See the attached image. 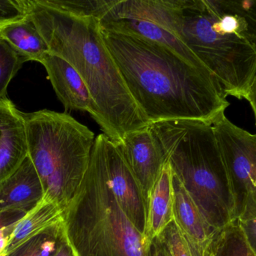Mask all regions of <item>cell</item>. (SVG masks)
Returning a JSON list of instances; mask_svg holds the SVG:
<instances>
[{
	"instance_id": "13",
	"label": "cell",
	"mask_w": 256,
	"mask_h": 256,
	"mask_svg": "<svg viewBox=\"0 0 256 256\" xmlns=\"http://www.w3.org/2000/svg\"><path fill=\"white\" fill-rule=\"evenodd\" d=\"M43 196L42 182L28 155L16 172L0 184V213L13 210L27 213Z\"/></svg>"
},
{
	"instance_id": "21",
	"label": "cell",
	"mask_w": 256,
	"mask_h": 256,
	"mask_svg": "<svg viewBox=\"0 0 256 256\" xmlns=\"http://www.w3.org/2000/svg\"><path fill=\"white\" fill-rule=\"evenodd\" d=\"M52 7L79 18L102 21L118 0H44Z\"/></svg>"
},
{
	"instance_id": "9",
	"label": "cell",
	"mask_w": 256,
	"mask_h": 256,
	"mask_svg": "<svg viewBox=\"0 0 256 256\" xmlns=\"http://www.w3.org/2000/svg\"><path fill=\"white\" fill-rule=\"evenodd\" d=\"M116 146L148 199L166 162L150 126L128 134Z\"/></svg>"
},
{
	"instance_id": "2",
	"label": "cell",
	"mask_w": 256,
	"mask_h": 256,
	"mask_svg": "<svg viewBox=\"0 0 256 256\" xmlns=\"http://www.w3.org/2000/svg\"><path fill=\"white\" fill-rule=\"evenodd\" d=\"M27 9L50 54L70 63L84 80L104 134L117 145L128 134L150 126L105 45L98 20L74 16L44 0H27Z\"/></svg>"
},
{
	"instance_id": "19",
	"label": "cell",
	"mask_w": 256,
	"mask_h": 256,
	"mask_svg": "<svg viewBox=\"0 0 256 256\" xmlns=\"http://www.w3.org/2000/svg\"><path fill=\"white\" fill-rule=\"evenodd\" d=\"M203 256H256L237 221L220 230L206 246Z\"/></svg>"
},
{
	"instance_id": "10",
	"label": "cell",
	"mask_w": 256,
	"mask_h": 256,
	"mask_svg": "<svg viewBox=\"0 0 256 256\" xmlns=\"http://www.w3.org/2000/svg\"><path fill=\"white\" fill-rule=\"evenodd\" d=\"M22 113L8 98L0 100V184L16 172L28 155Z\"/></svg>"
},
{
	"instance_id": "29",
	"label": "cell",
	"mask_w": 256,
	"mask_h": 256,
	"mask_svg": "<svg viewBox=\"0 0 256 256\" xmlns=\"http://www.w3.org/2000/svg\"><path fill=\"white\" fill-rule=\"evenodd\" d=\"M54 256H75L73 249L66 240L64 234Z\"/></svg>"
},
{
	"instance_id": "8",
	"label": "cell",
	"mask_w": 256,
	"mask_h": 256,
	"mask_svg": "<svg viewBox=\"0 0 256 256\" xmlns=\"http://www.w3.org/2000/svg\"><path fill=\"white\" fill-rule=\"evenodd\" d=\"M108 184L118 205L144 236L147 220L148 199L128 167L116 144L102 134Z\"/></svg>"
},
{
	"instance_id": "5",
	"label": "cell",
	"mask_w": 256,
	"mask_h": 256,
	"mask_svg": "<svg viewBox=\"0 0 256 256\" xmlns=\"http://www.w3.org/2000/svg\"><path fill=\"white\" fill-rule=\"evenodd\" d=\"M63 230L75 256H148L144 236L108 184L102 134L96 138L84 180L64 210Z\"/></svg>"
},
{
	"instance_id": "18",
	"label": "cell",
	"mask_w": 256,
	"mask_h": 256,
	"mask_svg": "<svg viewBox=\"0 0 256 256\" xmlns=\"http://www.w3.org/2000/svg\"><path fill=\"white\" fill-rule=\"evenodd\" d=\"M0 39L7 42L26 62L42 64L50 53L48 44L28 17L3 27L0 30Z\"/></svg>"
},
{
	"instance_id": "3",
	"label": "cell",
	"mask_w": 256,
	"mask_h": 256,
	"mask_svg": "<svg viewBox=\"0 0 256 256\" xmlns=\"http://www.w3.org/2000/svg\"><path fill=\"white\" fill-rule=\"evenodd\" d=\"M179 39L226 96L248 99L256 75V1L183 0Z\"/></svg>"
},
{
	"instance_id": "11",
	"label": "cell",
	"mask_w": 256,
	"mask_h": 256,
	"mask_svg": "<svg viewBox=\"0 0 256 256\" xmlns=\"http://www.w3.org/2000/svg\"><path fill=\"white\" fill-rule=\"evenodd\" d=\"M42 64L44 66L54 91L66 111L88 112L96 121L98 111L96 104L76 69L64 59L50 53Z\"/></svg>"
},
{
	"instance_id": "12",
	"label": "cell",
	"mask_w": 256,
	"mask_h": 256,
	"mask_svg": "<svg viewBox=\"0 0 256 256\" xmlns=\"http://www.w3.org/2000/svg\"><path fill=\"white\" fill-rule=\"evenodd\" d=\"M182 3L183 0H118L102 21L135 19L148 21L160 26L179 39Z\"/></svg>"
},
{
	"instance_id": "7",
	"label": "cell",
	"mask_w": 256,
	"mask_h": 256,
	"mask_svg": "<svg viewBox=\"0 0 256 256\" xmlns=\"http://www.w3.org/2000/svg\"><path fill=\"white\" fill-rule=\"evenodd\" d=\"M212 126L228 171L236 220L256 217V134L236 126L225 113Z\"/></svg>"
},
{
	"instance_id": "24",
	"label": "cell",
	"mask_w": 256,
	"mask_h": 256,
	"mask_svg": "<svg viewBox=\"0 0 256 256\" xmlns=\"http://www.w3.org/2000/svg\"><path fill=\"white\" fill-rule=\"evenodd\" d=\"M27 15V0H0V30L26 19Z\"/></svg>"
},
{
	"instance_id": "16",
	"label": "cell",
	"mask_w": 256,
	"mask_h": 256,
	"mask_svg": "<svg viewBox=\"0 0 256 256\" xmlns=\"http://www.w3.org/2000/svg\"><path fill=\"white\" fill-rule=\"evenodd\" d=\"M100 26L105 30L135 35L160 44L173 50L186 61L210 75L204 65L180 39L158 24L140 20L110 19L100 21Z\"/></svg>"
},
{
	"instance_id": "14",
	"label": "cell",
	"mask_w": 256,
	"mask_h": 256,
	"mask_svg": "<svg viewBox=\"0 0 256 256\" xmlns=\"http://www.w3.org/2000/svg\"><path fill=\"white\" fill-rule=\"evenodd\" d=\"M173 171L166 161L148 198L144 238L148 244L159 237L173 218Z\"/></svg>"
},
{
	"instance_id": "25",
	"label": "cell",
	"mask_w": 256,
	"mask_h": 256,
	"mask_svg": "<svg viewBox=\"0 0 256 256\" xmlns=\"http://www.w3.org/2000/svg\"><path fill=\"white\" fill-rule=\"evenodd\" d=\"M237 222L246 237L248 244L256 256V217Z\"/></svg>"
},
{
	"instance_id": "4",
	"label": "cell",
	"mask_w": 256,
	"mask_h": 256,
	"mask_svg": "<svg viewBox=\"0 0 256 256\" xmlns=\"http://www.w3.org/2000/svg\"><path fill=\"white\" fill-rule=\"evenodd\" d=\"M150 129L209 225L220 231L236 222L231 183L212 123L168 120Z\"/></svg>"
},
{
	"instance_id": "15",
	"label": "cell",
	"mask_w": 256,
	"mask_h": 256,
	"mask_svg": "<svg viewBox=\"0 0 256 256\" xmlns=\"http://www.w3.org/2000/svg\"><path fill=\"white\" fill-rule=\"evenodd\" d=\"M173 218L180 230L204 249L218 231L204 219L178 177L173 173Z\"/></svg>"
},
{
	"instance_id": "1",
	"label": "cell",
	"mask_w": 256,
	"mask_h": 256,
	"mask_svg": "<svg viewBox=\"0 0 256 256\" xmlns=\"http://www.w3.org/2000/svg\"><path fill=\"white\" fill-rule=\"evenodd\" d=\"M130 94L150 124L174 120L212 123L230 105L213 77L173 50L135 35L102 28Z\"/></svg>"
},
{
	"instance_id": "6",
	"label": "cell",
	"mask_w": 256,
	"mask_h": 256,
	"mask_svg": "<svg viewBox=\"0 0 256 256\" xmlns=\"http://www.w3.org/2000/svg\"><path fill=\"white\" fill-rule=\"evenodd\" d=\"M22 114L28 156L42 182L44 196L64 210L86 174L94 132L66 112L44 109Z\"/></svg>"
},
{
	"instance_id": "27",
	"label": "cell",
	"mask_w": 256,
	"mask_h": 256,
	"mask_svg": "<svg viewBox=\"0 0 256 256\" xmlns=\"http://www.w3.org/2000/svg\"><path fill=\"white\" fill-rule=\"evenodd\" d=\"M14 225L15 224L0 230V256L6 252V248H7L9 240H10V235H12Z\"/></svg>"
},
{
	"instance_id": "23",
	"label": "cell",
	"mask_w": 256,
	"mask_h": 256,
	"mask_svg": "<svg viewBox=\"0 0 256 256\" xmlns=\"http://www.w3.org/2000/svg\"><path fill=\"white\" fill-rule=\"evenodd\" d=\"M25 62L7 42L0 39V100L6 97L8 84Z\"/></svg>"
},
{
	"instance_id": "26",
	"label": "cell",
	"mask_w": 256,
	"mask_h": 256,
	"mask_svg": "<svg viewBox=\"0 0 256 256\" xmlns=\"http://www.w3.org/2000/svg\"><path fill=\"white\" fill-rule=\"evenodd\" d=\"M26 212L22 210H13L0 213V230L7 228L10 225H14L19 222L26 214Z\"/></svg>"
},
{
	"instance_id": "31",
	"label": "cell",
	"mask_w": 256,
	"mask_h": 256,
	"mask_svg": "<svg viewBox=\"0 0 256 256\" xmlns=\"http://www.w3.org/2000/svg\"><path fill=\"white\" fill-rule=\"evenodd\" d=\"M1 256H6V254H2V255Z\"/></svg>"
},
{
	"instance_id": "22",
	"label": "cell",
	"mask_w": 256,
	"mask_h": 256,
	"mask_svg": "<svg viewBox=\"0 0 256 256\" xmlns=\"http://www.w3.org/2000/svg\"><path fill=\"white\" fill-rule=\"evenodd\" d=\"M168 256H203L204 249L191 240L174 220L158 237Z\"/></svg>"
},
{
	"instance_id": "20",
	"label": "cell",
	"mask_w": 256,
	"mask_h": 256,
	"mask_svg": "<svg viewBox=\"0 0 256 256\" xmlns=\"http://www.w3.org/2000/svg\"><path fill=\"white\" fill-rule=\"evenodd\" d=\"M63 236L62 222L34 236L6 256H54Z\"/></svg>"
},
{
	"instance_id": "17",
	"label": "cell",
	"mask_w": 256,
	"mask_h": 256,
	"mask_svg": "<svg viewBox=\"0 0 256 256\" xmlns=\"http://www.w3.org/2000/svg\"><path fill=\"white\" fill-rule=\"evenodd\" d=\"M64 210L52 200L43 198L15 224L4 254L10 253L34 236L63 222Z\"/></svg>"
},
{
	"instance_id": "30",
	"label": "cell",
	"mask_w": 256,
	"mask_h": 256,
	"mask_svg": "<svg viewBox=\"0 0 256 256\" xmlns=\"http://www.w3.org/2000/svg\"><path fill=\"white\" fill-rule=\"evenodd\" d=\"M246 100L249 102V103L250 104V106L252 107L254 117H255L256 125V75L254 81H252V85H251L249 95H248Z\"/></svg>"
},
{
	"instance_id": "28",
	"label": "cell",
	"mask_w": 256,
	"mask_h": 256,
	"mask_svg": "<svg viewBox=\"0 0 256 256\" xmlns=\"http://www.w3.org/2000/svg\"><path fill=\"white\" fill-rule=\"evenodd\" d=\"M148 256H168L165 248L160 241L158 237L154 239L148 246Z\"/></svg>"
}]
</instances>
